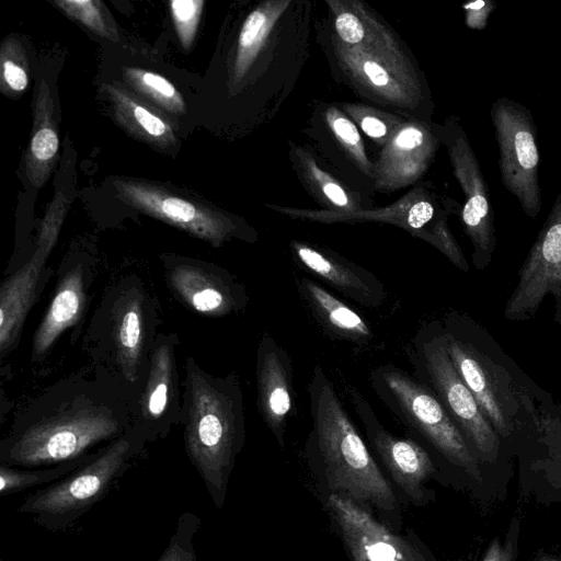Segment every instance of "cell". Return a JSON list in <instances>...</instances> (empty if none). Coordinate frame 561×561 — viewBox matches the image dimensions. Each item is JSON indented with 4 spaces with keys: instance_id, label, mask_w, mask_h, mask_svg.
<instances>
[{
    "instance_id": "cell-31",
    "label": "cell",
    "mask_w": 561,
    "mask_h": 561,
    "mask_svg": "<svg viewBox=\"0 0 561 561\" xmlns=\"http://www.w3.org/2000/svg\"><path fill=\"white\" fill-rule=\"evenodd\" d=\"M266 15L261 10L253 11L243 23L239 36V47L236 61V76L240 77L256 48L266 24Z\"/></svg>"
},
{
    "instance_id": "cell-30",
    "label": "cell",
    "mask_w": 561,
    "mask_h": 561,
    "mask_svg": "<svg viewBox=\"0 0 561 561\" xmlns=\"http://www.w3.org/2000/svg\"><path fill=\"white\" fill-rule=\"evenodd\" d=\"M70 203V198L64 190L56 192L41 222L36 249L50 253L57 241Z\"/></svg>"
},
{
    "instance_id": "cell-8",
    "label": "cell",
    "mask_w": 561,
    "mask_h": 561,
    "mask_svg": "<svg viewBox=\"0 0 561 561\" xmlns=\"http://www.w3.org/2000/svg\"><path fill=\"white\" fill-rule=\"evenodd\" d=\"M490 117L499 145V167L505 188L519 202L524 213L536 218L541 209L538 182L537 129L531 113L520 103L499 98Z\"/></svg>"
},
{
    "instance_id": "cell-20",
    "label": "cell",
    "mask_w": 561,
    "mask_h": 561,
    "mask_svg": "<svg viewBox=\"0 0 561 561\" xmlns=\"http://www.w3.org/2000/svg\"><path fill=\"white\" fill-rule=\"evenodd\" d=\"M48 253L36 249L31 260L3 283L0 291V351L13 345L35 297V288Z\"/></svg>"
},
{
    "instance_id": "cell-12",
    "label": "cell",
    "mask_w": 561,
    "mask_h": 561,
    "mask_svg": "<svg viewBox=\"0 0 561 561\" xmlns=\"http://www.w3.org/2000/svg\"><path fill=\"white\" fill-rule=\"evenodd\" d=\"M329 506L353 561H430L416 545L379 523L353 499L332 493Z\"/></svg>"
},
{
    "instance_id": "cell-33",
    "label": "cell",
    "mask_w": 561,
    "mask_h": 561,
    "mask_svg": "<svg viewBox=\"0 0 561 561\" xmlns=\"http://www.w3.org/2000/svg\"><path fill=\"white\" fill-rule=\"evenodd\" d=\"M467 12V24L471 28L485 27L489 16L494 10V3L489 0H476L463 4Z\"/></svg>"
},
{
    "instance_id": "cell-36",
    "label": "cell",
    "mask_w": 561,
    "mask_h": 561,
    "mask_svg": "<svg viewBox=\"0 0 561 561\" xmlns=\"http://www.w3.org/2000/svg\"><path fill=\"white\" fill-rule=\"evenodd\" d=\"M423 139L422 133L414 127L402 129L394 139V145L401 149H413L417 147Z\"/></svg>"
},
{
    "instance_id": "cell-14",
    "label": "cell",
    "mask_w": 561,
    "mask_h": 561,
    "mask_svg": "<svg viewBox=\"0 0 561 561\" xmlns=\"http://www.w3.org/2000/svg\"><path fill=\"white\" fill-rule=\"evenodd\" d=\"M255 377L259 412L284 448L288 420L295 408L294 370L286 348L268 333L257 345Z\"/></svg>"
},
{
    "instance_id": "cell-13",
    "label": "cell",
    "mask_w": 561,
    "mask_h": 561,
    "mask_svg": "<svg viewBox=\"0 0 561 561\" xmlns=\"http://www.w3.org/2000/svg\"><path fill=\"white\" fill-rule=\"evenodd\" d=\"M451 149L456 174L466 195L461 219L472 243V263L477 270H484L493 259L496 243L489 187L463 134L458 136Z\"/></svg>"
},
{
    "instance_id": "cell-40",
    "label": "cell",
    "mask_w": 561,
    "mask_h": 561,
    "mask_svg": "<svg viewBox=\"0 0 561 561\" xmlns=\"http://www.w3.org/2000/svg\"><path fill=\"white\" fill-rule=\"evenodd\" d=\"M482 561H510L508 553L502 550L500 543H494L489 549Z\"/></svg>"
},
{
    "instance_id": "cell-2",
    "label": "cell",
    "mask_w": 561,
    "mask_h": 561,
    "mask_svg": "<svg viewBox=\"0 0 561 561\" xmlns=\"http://www.w3.org/2000/svg\"><path fill=\"white\" fill-rule=\"evenodd\" d=\"M311 430L308 453L329 486L357 503L383 511L397 508V497L322 366L313 367L308 387Z\"/></svg>"
},
{
    "instance_id": "cell-34",
    "label": "cell",
    "mask_w": 561,
    "mask_h": 561,
    "mask_svg": "<svg viewBox=\"0 0 561 561\" xmlns=\"http://www.w3.org/2000/svg\"><path fill=\"white\" fill-rule=\"evenodd\" d=\"M434 216V207L428 202L414 204L407 215V225L414 230L425 227Z\"/></svg>"
},
{
    "instance_id": "cell-37",
    "label": "cell",
    "mask_w": 561,
    "mask_h": 561,
    "mask_svg": "<svg viewBox=\"0 0 561 561\" xmlns=\"http://www.w3.org/2000/svg\"><path fill=\"white\" fill-rule=\"evenodd\" d=\"M363 69L370 82L377 87H386L389 82V76L386 70L375 61H366Z\"/></svg>"
},
{
    "instance_id": "cell-17",
    "label": "cell",
    "mask_w": 561,
    "mask_h": 561,
    "mask_svg": "<svg viewBox=\"0 0 561 561\" xmlns=\"http://www.w3.org/2000/svg\"><path fill=\"white\" fill-rule=\"evenodd\" d=\"M296 285L299 296L327 335L357 345L373 340L366 319L322 285L309 277H297Z\"/></svg>"
},
{
    "instance_id": "cell-5",
    "label": "cell",
    "mask_w": 561,
    "mask_h": 561,
    "mask_svg": "<svg viewBox=\"0 0 561 561\" xmlns=\"http://www.w3.org/2000/svg\"><path fill=\"white\" fill-rule=\"evenodd\" d=\"M411 358L414 376L436 394L481 466H499L505 460L507 449L448 355L440 320L419 329L412 340Z\"/></svg>"
},
{
    "instance_id": "cell-6",
    "label": "cell",
    "mask_w": 561,
    "mask_h": 561,
    "mask_svg": "<svg viewBox=\"0 0 561 561\" xmlns=\"http://www.w3.org/2000/svg\"><path fill=\"white\" fill-rule=\"evenodd\" d=\"M121 424L107 408L83 403L43 419L2 443L7 466L35 468L71 461L110 439Z\"/></svg>"
},
{
    "instance_id": "cell-29",
    "label": "cell",
    "mask_w": 561,
    "mask_h": 561,
    "mask_svg": "<svg viewBox=\"0 0 561 561\" xmlns=\"http://www.w3.org/2000/svg\"><path fill=\"white\" fill-rule=\"evenodd\" d=\"M204 4V0H172L169 3L179 42L185 50L194 43Z\"/></svg>"
},
{
    "instance_id": "cell-28",
    "label": "cell",
    "mask_w": 561,
    "mask_h": 561,
    "mask_svg": "<svg viewBox=\"0 0 561 561\" xmlns=\"http://www.w3.org/2000/svg\"><path fill=\"white\" fill-rule=\"evenodd\" d=\"M201 518L190 512L183 513L176 523L167 548L158 561H197L194 549V537L201 528Z\"/></svg>"
},
{
    "instance_id": "cell-27",
    "label": "cell",
    "mask_w": 561,
    "mask_h": 561,
    "mask_svg": "<svg viewBox=\"0 0 561 561\" xmlns=\"http://www.w3.org/2000/svg\"><path fill=\"white\" fill-rule=\"evenodd\" d=\"M28 59L21 42L13 36L3 39L0 49V89L8 96H18L28 85Z\"/></svg>"
},
{
    "instance_id": "cell-39",
    "label": "cell",
    "mask_w": 561,
    "mask_h": 561,
    "mask_svg": "<svg viewBox=\"0 0 561 561\" xmlns=\"http://www.w3.org/2000/svg\"><path fill=\"white\" fill-rule=\"evenodd\" d=\"M325 196L335 205L345 206L347 204V196L344 191L335 183H327L323 186Z\"/></svg>"
},
{
    "instance_id": "cell-18",
    "label": "cell",
    "mask_w": 561,
    "mask_h": 561,
    "mask_svg": "<svg viewBox=\"0 0 561 561\" xmlns=\"http://www.w3.org/2000/svg\"><path fill=\"white\" fill-rule=\"evenodd\" d=\"M102 89L111 102L116 122L133 137L161 150L175 146L173 127L163 114L118 83H105Z\"/></svg>"
},
{
    "instance_id": "cell-9",
    "label": "cell",
    "mask_w": 561,
    "mask_h": 561,
    "mask_svg": "<svg viewBox=\"0 0 561 561\" xmlns=\"http://www.w3.org/2000/svg\"><path fill=\"white\" fill-rule=\"evenodd\" d=\"M116 196L125 205L174 226L214 247L234 234L237 227L225 215L203 202L162 185L134 179H115Z\"/></svg>"
},
{
    "instance_id": "cell-7",
    "label": "cell",
    "mask_w": 561,
    "mask_h": 561,
    "mask_svg": "<svg viewBox=\"0 0 561 561\" xmlns=\"http://www.w3.org/2000/svg\"><path fill=\"white\" fill-rule=\"evenodd\" d=\"M136 447V442L129 434L117 437L59 482L30 494L16 511L31 515L34 523L49 530L58 531L71 527L123 476L137 451Z\"/></svg>"
},
{
    "instance_id": "cell-11",
    "label": "cell",
    "mask_w": 561,
    "mask_h": 561,
    "mask_svg": "<svg viewBox=\"0 0 561 561\" xmlns=\"http://www.w3.org/2000/svg\"><path fill=\"white\" fill-rule=\"evenodd\" d=\"M346 393L365 428L369 444L392 480L415 504L423 501V485L436 471L427 450L413 439L401 438L389 432L379 421L367 398L356 387L348 385Z\"/></svg>"
},
{
    "instance_id": "cell-23",
    "label": "cell",
    "mask_w": 561,
    "mask_h": 561,
    "mask_svg": "<svg viewBox=\"0 0 561 561\" xmlns=\"http://www.w3.org/2000/svg\"><path fill=\"white\" fill-rule=\"evenodd\" d=\"M173 381V344L170 339L164 337L153 350L149 378L142 398V412L147 419L157 421L164 416L172 398Z\"/></svg>"
},
{
    "instance_id": "cell-26",
    "label": "cell",
    "mask_w": 561,
    "mask_h": 561,
    "mask_svg": "<svg viewBox=\"0 0 561 561\" xmlns=\"http://www.w3.org/2000/svg\"><path fill=\"white\" fill-rule=\"evenodd\" d=\"M54 4L71 20L77 21L93 34L118 41V32L107 8L100 0H55Z\"/></svg>"
},
{
    "instance_id": "cell-24",
    "label": "cell",
    "mask_w": 561,
    "mask_h": 561,
    "mask_svg": "<svg viewBox=\"0 0 561 561\" xmlns=\"http://www.w3.org/2000/svg\"><path fill=\"white\" fill-rule=\"evenodd\" d=\"M125 82L138 94L149 100L163 112L184 115L186 103L183 95L165 77L139 67L122 69Z\"/></svg>"
},
{
    "instance_id": "cell-4",
    "label": "cell",
    "mask_w": 561,
    "mask_h": 561,
    "mask_svg": "<svg viewBox=\"0 0 561 561\" xmlns=\"http://www.w3.org/2000/svg\"><path fill=\"white\" fill-rule=\"evenodd\" d=\"M369 383L396 419L422 437L449 466L474 479L480 477L479 459L430 387L392 363L373 369Z\"/></svg>"
},
{
    "instance_id": "cell-21",
    "label": "cell",
    "mask_w": 561,
    "mask_h": 561,
    "mask_svg": "<svg viewBox=\"0 0 561 561\" xmlns=\"http://www.w3.org/2000/svg\"><path fill=\"white\" fill-rule=\"evenodd\" d=\"M84 301L80 268L69 272L59 285L33 340V355H43L58 335L79 318Z\"/></svg>"
},
{
    "instance_id": "cell-3",
    "label": "cell",
    "mask_w": 561,
    "mask_h": 561,
    "mask_svg": "<svg viewBox=\"0 0 561 561\" xmlns=\"http://www.w3.org/2000/svg\"><path fill=\"white\" fill-rule=\"evenodd\" d=\"M185 390V449L215 505L221 508L244 440L242 389L234 374L214 378L190 357Z\"/></svg>"
},
{
    "instance_id": "cell-38",
    "label": "cell",
    "mask_w": 561,
    "mask_h": 561,
    "mask_svg": "<svg viewBox=\"0 0 561 561\" xmlns=\"http://www.w3.org/2000/svg\"><path fill=\"white\" fill-rule=\"evenodd\" d=\"M363 130L370 137L380 138L386 131V125L378 118L373 116H366L363 118L362 123Z\"/></svg>"
},
{
    "instance_id": "cell-25",
    "label": "cell",
    "mask_w": 561,
    "mask_h": 561,
    "mask_svg": "<svg viewBox=\"0 0 561 561\" xmlns=\"http://www.w3.org/2000/svg\"><path fill=\"white\" fill-rule=\"evenodd\" d=\"M98 453V451H96ZM95 454H88L78 459L59 463L48 469L19 470L1 463L0 467V495L8 496L34 486L62 479L72 471L90 461Z\"/></svg>"
},
{
    "instance_id": "cell-22",
    "label": "cell",
    "mask_w": 561,
    "mask_h": 561,
    "mask_svg": "<svg viewBox=\"0 0 561 561\" xmlns=\"http://www.w3.org/2000/svg\"><path fill=\"white\" fill-rule=\"evenodd\" d=\"M142 311L137 296L119 304L114 324V342L123 373L128 380L137 377L142 348Z\"/></svg>"
},
{
    "instance_id": "cell-16",
    "label": "cell",
    "mask_w": 561,
    "mask_h": 561,
    "mask_svg": "<svg viewBox=\"0 0 561 561\" xmlns=\"http://www.w3.org/2000/svg\"><path fill=\"white\" fill-rule=\"evenodd\" d=\"M293 250L304 268L356 304L377 308L385 302L383 284L366 268L305 243H294Z\"/></svg>"
},
{
    "instance_id": "cell-19",
    "label": "cell",
    "mask_w": 561,
    "mask_h": 561,
    "mask_svg": "<svg viewBox=\"0 0 561 561\" xmlns=\"http://www.w3.org/2000/svg\"><path fill=\"white\" fill-rule=\"evenodd\" d=\"M59 138L55 105L48 82L42 79L34 94L32 137L25 158V172L35 187L50 176L58 152Z\"/></svg>"
},
{
    "instance_id": "cell-32",
    "label": "cell",
    "mask_w": 561,
    "mask_h": 561,
    "mask_svg": "<svg viewBox=\"0 0 561 561\" xmlns=\"http://www.w3.org/2000/svg\"><path fill=\"white\" fill-rule=\"evenodd\" d=\"M336 30L340 37L348 44H358L364 38V26L352 13L344 12L336 18Z\"/></svg>"
},
{
    "instance_id": "cell-10",
    "label": "cell",
    "mask_w": 561,
    "mask_h": 561,
    "mask_svg": "<svg viewBox=\"0 0 561 561\" xmlns=\"http://www.w3.org/2000/svg\"><path fill=\"white\" fill-rule=\"evenodd\" d=\"M561 300V191L518 272L504 317L511 321L533 317L547 295Z\"/></svg>"
},
{
    "instance_id": "cell-1",
    "label": "cell",
    "mask_w": 561,
    "mask_h": 561,
    "mask_svg": "<svg viewBox=\"0 0 561 561\" xmlns=\"http://www.w3.org/2000/svg\"><path fill=\"white\" fill-rule=\"evenodd\" d=\"M440 321L456 370L507 451L536 443L541 410L551 396L468 314L449 311Z\"/></svg>"
},
{
    "instance_id": "cell-35",
    "label": "cell",
    "mask_w": 561,
    "mask_h": 561,
    "mask_svg": "<svg viewBox=\"0 0 561 561\" xmlns=\"http://www.w3.org/2000/svg\"><path fill=\"white\" fill-rule=\"evenodd\" d=\"M332 127L336 135L348 145H357L359 142V134L356 127L348 119L339 117L332 123Z\"/></svg>"
},
{
    "instance_id": "cell-15",
    "label": "cell",
    "mask_w": 561,
    "mask_h": 561,
    "mask_svg": "<svg viewBox=\"0 0 561 561\" xmlns=\"http://www.w3.org/2000/svg\"><path fill=\"white\" fill-rule=\"evenodd\" d=\"M169 280L184 302L209 317L239 311L248 302L244 287L227 272L182 263L169 272Z\"/></svg>"
}]
</instances>
